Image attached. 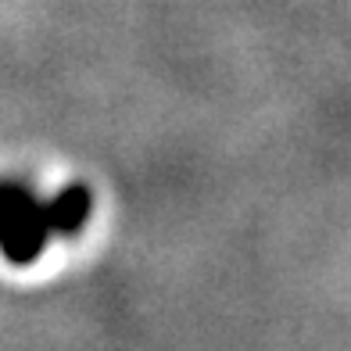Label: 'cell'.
Wrapping results in <instances>:
<instances>
[{"instance_id":"7a4b0ae2","label":"cell","mask_w":351,"mask_h":351,"mask_svg":"<svg viewBox=\"0 0 351 351\" xmlns=\"http://www.w3.org/2000/svg\"><path fill=\"white\" fill-rule=\"evenodd\" d=\"M43 212L51 237H75L93 215V190L86 183H69L51 201H43Z\"/></svg>"},{"instance_id":"6da1fadb","label":"cell","mask_w":351,"mask_h":351,"mask_svg":"<svg viewBox=\"0 0 351 351\" xmlns=\"http://www.w3.org/2000/svg\"><path fill=\"white\" fill-rule=\"evenodd\" d=\"M51 226H47L43 201L22 180H0V254L11 265H33L47 251Z\"/></svg>"}]
</instances>
